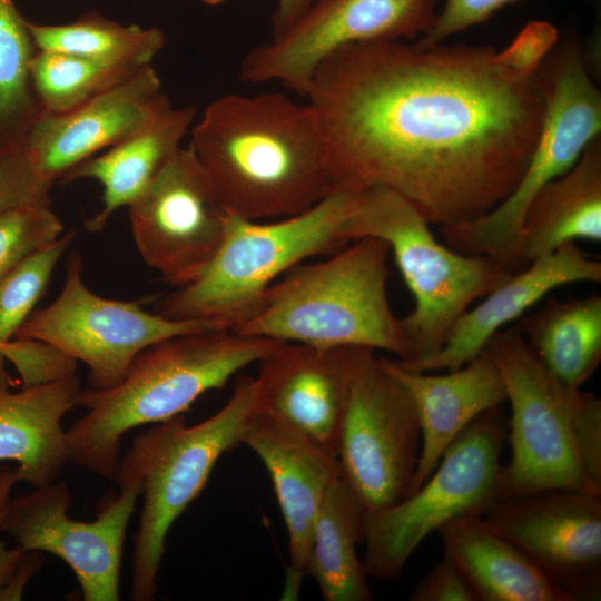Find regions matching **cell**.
<instances>
[{"label":"cell","instance_id":"1","mask_svg":"<svg viewBox=\"0 0 601 601\" xmlns=\"http://www.w3.org/2000/svg\"><path fill=\"white\" fill-rule=\"evenodd\" d=\"M304 97L335 190L390 188L440 227L512 193L544 118L538 70L490 46L352 43L318 66Z\"/></svg>","mask_w":601,"mask_h":601},{"label":"cell","instance_id":"2","mask_svg":"<svg viewBox=\"0 0 601 601\" xmlns=\"http://www.w3.org/2000/svg\"><path fill=\"white\" fill-rule=\"evenodd\" d=\"M189 146L228 215L288 217L335 190L313 109L279 92L213 100Z\"/></svg>","mask_w":601,"mask_h":601},{"label":"cell","instance_id":"3","mask_svg":"<svg viewBox=\"0 0 601 601\" xmlns=\"http://www.w3.org/2000/svg\"><path fill=\"white\" fill-rule=\"evenodd\" d=\"M282 342L231 331L171 337L140 352L122 380L105 390H81L87 412L66 431L70 462L114 480L124 435L183 414L203 394L223 388Z\"/></svg>","mask_w":601,"mask_h":601},{"label":"cell","instance_id":"4","mask_svg":"<svg viewBox=\"0 0 601 601\" xmlns=\"http://www.w3.org/2000/svg\"><path fill=\"white\" fill-rule=\"evenodd\" d=\"M390 248L355 239L317 263L298 264L265 292L258 309L230 331L317 347L361 346L412 358L387 295Z\"/></svg>","mask_w":601,"mask_h":601},{"label":"cell","instance_id":"5","mask_svg":"<svg viewBox=\"0 0 601 601\" xmlns=\"http://www.w3.org/2000/svg\"><path fill=\"white\" fill-rule=\"evenodd\" d=\"M357 193L333 190L309 209L274 220L228 215L221 244L190 284L159 300L173 319L215 321L231 328L259 307L267 288L305 259L348 243Z\"/></svg>","mask_w":601,"mask_h":601},{"label":"cell","instance_id":"6","mask_svg":"<svg viewBox=\"0 0 601 601\" xmlns=\"http://www.w3.org/2000/svg\"><path fill=\"white\" fill-rule=\"evenodd\" d=\"M255 405L256 380L240 376L215 414L190 426L183 414L154 424L121 456L114 480L139 482L144 496L134 536L132 600L155 599L170 528L204 490L220 456L242 444Z\"/></svg>","mask_w":601,"mask_h":601},{"label":"cell","instance_id":"7","mask_svg":"<svg viewBox=\"0 0 601 601\" xmlns=\"http://www.w3.org/2000/svg\"><path fill=\"white\" fill-rule=\"evenodd\" d=\"M428 220L404 196L375 187L357 193L347 225L349 242L375 237L387 244L414 298L413 309L400 324L420 363L434 357L447 335L476 299L483 298L513 272L500 262L462 254L440 243Z\"/></svg>","mask_w":601,"mask_h":601},{"label":"cell","instance_id":"8","mask_svg":"<svg viewBox=\"0 0 601 601\" xmlns=\"http://www.w3.org/2000/svg\"><path fill=\"white\" fill-rule=\"evenodd\" d=\"M538 72L544 118L518 185L486 214L440 227L449 247L493 258L513 273L514 247L530 203L546 184L570 170L601 132V92L590 75L578 32L559 36Z\"/></svg>","mask_w":601,"mask_h":601},{"label":"cell","instance_id":"9","mask_svg":"<svg viewBox=\"0 0 601 601\" xmlns=\"http://www.w3.org/2000/svg\"><path fill=\"white\" fill-rule=\"evenodd\" d=\"M508 430L500 406L484 412L454 439L416 491L392 506L366 511L362 561L368 577L396 580L431 533L457 518L482 515L500 499Z\"/></svg>","mask_w":601,"mask_h":601},{"label":"cell","instance_id":"10","mask_svg":"<svg viewBox=\"0 0 601 601\" xmlns=\"http://www.w3.org/2000/svg\"><path fill=\"white\" fill-rule=\"evenodd\" d=\"M501 374L511 418V460L500 472V499L552 489L601 495L579 460L570 421L575 387L559 381L513 326L495 333L484 348Z\"/></svg>","mask_w":601,"mask_h":601},{"label":"cell","instance_id":"11","mask_svg":"<svg viewBox=\"0 0 601 601\" xmlns=\"http://www.w3.org/2000/svg\"><path fill=\"white\" fill-rule=\"evenodd\" d=\"M82 260L69 257L63 286L56 299L35 311L14 338L53 346L89 368L90 387L118 384L136 356L161 341L195 333L230 331L215 321H181L144 309L138 300L106 298L82 279Z\"/></svg>","mask_w":601,"mask_h":601},{"label":"cell","instance_id":"12","mask_svg":"<svg viewBox=\"0 0 601 601\" xmlns=\"http://www.w3.org/2000/svg\"><path fill=\"white\" fill-rule=\"evenodd\" d=\"M422 433L415 405L382 357L370 354L352 384L337 460L366 511L411 494Z\"/></svg>","mask_w":601,"mask_h":601},{"label":"cell","instance_id":"13","mask_svg":"<svg viewBox=\"0 0 601 601\" xmlns=\"http://www.w3.org/2000/svg\"><path fill=\"white\" fill-rule=\"evenodd\" d=\"M119 494L92 521L69 516L72 496L65 481L11 497L1 531L26 551L49 552L73 571L85 601H117L125 538L142 486L116 482Z\"/></svg>","mask_w":601,"mask_h":601},{"label":"cell","instance_id":"14","mask_svg":"<svg viewBox=\"0 0 601 601\" xmlns=\"http://www.w3.org/2000/svg\"><path fill=\"white\" fill-rule=\"evenodd\" d=\"M127 208L141 258L176 288L205 270L221 244L228 217L189 145L173 155Z\"/></svg>","mask_w":601,"mask_h":601},{"label":"cell","instance_id":"15","mask_svg":"<svg viewBox=\"0 0 601 601\" xmlns=\"http://www.w3.org/2000/svg\"><path fill=\"white\" fill-rule=\"evenodd\" d=\"M436 0H315L282 35L252 49L240 67L249 83L279 81L304 97L333 53L356 42L414 39L435 19Z\"/></svg>","mask_w":601,"mask_h":601},{"label":"cell","instance_id":"16","mask_svg":"<svg viewBox=\"0 0 601 601\" xmlns=\"http://www.w3.org/2000/svg\"><path fill=\"white\" fill-rule=\"evenodd\" d=\"M484 523L522 551L568 601L601 597V495L552 489L502 497Z\"/></svg>","mask_w":601,"mask_h":601},{"label":"cell","instance_id":"17","mask_svg":"<svg viewBox=\"0 0 601 601\" xmlns=\"http://www.w3.org/2000/svg\"><path fill=\"white\" fill-rule=\"evenodd\" d=\"M373 349L282 342L259 362L255 411L336 457L355 375Z\"/></svg>","mask_w":601,"mask_h":601},{"label":"cell","instance_id":"18","mask_svg":"<svg viewBox=\"0 0 601 601\" xmlns=\"http://www.w3.org/2000/svg\"><path fill=\"white\" fill-rule=\"evenodd\" d=\"M164 92L151 65L61 114L41 112L23 146L38 173L56 184L80 162L140 128Z\"/></svg>","mask_w":601,"mask_h":601},{"label":"cell","instance_id":"19","mask_svg":"<svg viewBox=\"0 0 601 601\" xmlns=\"http://www.w3.org/2000/svg\"><path fill=\"white\" fill-rule=\"evenodd\" d=\"M580 282H601V263L569 243L521 270L512 273L452 326L442 349L420 363L395 362L413 372L453 371L469 363L491 337L544 298L553 289Z\"/></svg>","mask_w":601,"mask_h":601},{"label":"cell","instance_id":"20","mask_svg":"<svg viewBox=\"0 0 601 601\" xmlns=\"http://www.w3.org/2000/svg\"><path fill=\"white\" fill-rule=\"evenodd\" d=\"M262 460L272 479L288 535L289 574H306L314 523L338 460L285 424L254 411L240 439Z\"/></svg>","mask_w":601,"mask_h":601},{"label":"cell","instance_id":"21","mask_svg":"<svg viewBox=\"0 0 601 601\" xmlns=\"http://www.w3.org/2000/svg\"><path fill=\"white\" fill-rule=\"evenodd\" d=\"M383 362L408 392L421 425L412 494L454 439L479 415L506 401V393L499 368L485 349L460 368L436 375L405 370L394 359Z\"/></svg>","mask_w":601,"mask_h":601},{"label":"cell","instance_id":"22","mask_svg":"<svg viewBox=\"0 0 601 601\" xmlns=\"http://www.w3.org/2000/svg\"><path fill=\"white\" fill-rule=\"evenodd\" d=\"M195 116V107L175 108L164 93L140 128L62 176L60 184L93 179L102 187V207L86 221L88 231H101L119 208L128 207L144 193L181 147Z\"/></svg>","mask_w":601,"mask_h":601},{"label":"cell","instance_id":"23","mask_svg":"<svg viewBox=\"0 0 601 601\" xmlns=\"http://www.w3.org/2000/svg\"><path fill=\"white\" fill-rule=\"evenodd\" d=\"M80 381L76 374L0 390V461L11 460L19 482L33 487L53 483L70 463L62 417L79 405Z\"/></svg>","mask_w":601,"mask_h":601},{"label":"cell","instance_id":"24","mask_svg":"<svg viewBox=\"0 0 601 601\" xmlns=\"http://www.w3.org/2000/svg\"><path fill=\"white\" fill-rule=\"evenodd\" d=\"M580 239L601 240V136L530 203L514 247V269Z\"/></svg>","mask_w":601,"mask_h":601},{"label":"cell","instance_id":"25","mask_svg":"<svg viewBox=\"0 0 601 601\" xmlns=\"http://www.w3.org/2000/svg\"><path fill=\"white\" fill-rule=\"evenodd\" d=\"M444 555L477 601H568L559 587L522 551L490 529L482 515L457 518L439 529Z\"/></svg>","mask_w":601,"mask_h":601},{"label":"cell","instance_id":"26","mask_svg":"<svg viewBox=\"0 0 601 601\" xmlns=\"http://www.w3.org/2000/svg\"><path fill=\"white\" fill-rule=\"evenodd\" d=\"M366 509L342 475L331 484L314 523L306 574L326 601H371L368 574L357 556Z\"/></svg>","mask_w":601,"mask_h":601},{"label":"cell","instance_id":"27","mask_svg":"<svg viewBox=\"0 0 601 601\" xmlns=\"http://www.w3.org/2000/svg\"><path fill=\"white\" fill-rule=\"evenodd\" d=\"M514 327L563 384L581 388L601 362V297L550 298Z\"/></svg>","mask_w":601,"mask_h":601},{"label":"cell","instance_id":"28","mask_svg":"<svg viewBox=\"0 0 601 601\" xmlns=\"http://www.w3.org/2000/svg\"><path fill=\"white\" fill-rule=\"evenodd\" d=\"M33 40L41 51L63 52L132 66L151 65L165 47V32L158 27L122 24L96 10L61 24L29 21Z\"/></svg>","mask_w":601,"mask_h":601},{"label":"cell","instance_id":"29","mask_svg":"<svg viewBox=\"0 0 601 601\" xmlns=\"http://www.w3.org/2000/svg\"><path fill=\"white\" fill-rule=\"evenodd\" d=\"M38 51L14 0H0V148L23 145L42 112L31 77Z\"/></svg>","mask_w":601,"mask_h":601},{"label":"cell","instance_id":"30","mask_svg":"<svg viewBox=\"0 0 601 601\" xmlns=\"http://www.w3.org/2000/svg\"><path fill=\"white\" fill-rule=\"evenodd\" d=\"M142 67L39 50L31 63V77L42 112L61 114L86 102Z\"/></svg>","mask_w":601,"mask_h":601},{"label":"cell","instance_id":"31","mask_svg":"<svg viewBox=\"0 0 601 601\" xmlns=\"http://www.w3.org/2000/svg\"><path fill=\"white\" fill-rule=\"evenodd\" d=\"M76 235V230L62 234L53 243L29 255L0 280V390L12 386L6 370L4 347L33 312L58 260Z\"/></svg>","mask_w":601,"mask_h":601},{"label":"cell","instance_id":"32","mask_svg":"<svg viewBox=\"0 0 601 601\" xmlns=\"http://www.w3.org/2000/svg\"><path fill=\"white\" fill-rule=\"evenodd\" d=\"M62 223L50 206L31 205L0 214V280L24 258L62 235Z\"/></svg>","mask_w":601,"mask_h":601},{"label":"cell","instance_id":"33","mask_svg":"<svg viewBox=\"0 0 601 601\" xmlns=\"http://www.w3.org/2000/svg\"><path fill=\"white\" fill-rule=\"evenodd\" d=\"M53 185L38 173L23 145L0 148V214L21 206H50Z\"/></svg>","mask_w":601,"mask_h":601},{"label":"cell","instance_id":"34","mask_svg":"<svg viewBox=\"0 0 601 601\" xmlns=\"http://www.w3.org/2000/svg\"><path fill=\"white\" fill-rule=\"evenodd\" d=\"M19 482L16 469H0V532L11 491ZM41 552L26 551L19 545L7 548L0 539V601L20 600L24 587L41 568Z\"/></svg>","mask_w":601,"mask_h":601},{"label":"cell","instance_id":"35","mask_svg":"<svg viewBox=\"0 0 601 601\" xmlns=\"http://www.w3.org/2000/svg\"><path fill=\"white\" fill-rule=\"evenodd\" d=\"M571 432L581 465L601 490V400L577 388L571 400Z\"/></svg>","mask_w":601,"mask_h":601},{"label":"cell","instance_id":"36","mask_svg":"<svg viewBox=\"0 0 601 601\" xmlns=\"http://www.w3.org/2000/svg\"><path fill=\"white\" fill-rule=\"evenodd\" d=\"M4 356L16 366L23 386L76 374L78 363L53 346L33 339L13 338L4 347Z\"/></svg>","mask_w":601,"mask_h":601},{"label":"cell","instance_id":"37","mask_svg":"<svg viewBox=\"0 0 601 601\" xmlns=\"http://www.w3.org/2000/svg\"><path fill=\"white\" fill-rule=\"evenodd\" d=\"M520 0H446L432 27L415 42L420 47L442 43L446 38L489 20L502 8ZM597 4L599 0H584Z\"/></svg>","mask_w":601,"mask_h":601},{"label":"cell","instance_id":"38","mask_svg":"<svg viewBox=\"0 0 601 601\" xmlns=\"http://www.w3.org/2000/svg\"><path fill=\"white\" fill-rule=\"evenodd\" d=\"M558 29L546 21L528 23L502 51L503 60L523 72H534L559 38Z\"/></svg>","mask_w":601,"mask_h":601},{"label":"cell","instance_id":"39","mask_svg":"<svg viewBox=\"0 0 601 601\" xmlns=\"http://www.w3.org/2000/svg\"><path fill=\"white\" fill-rule=\"evenodd\" d=\"M411 601H477L467 580L446 555L411 592Z\"/></svg>","mask_w":601,"mask_h":601},{"label":"cell","instance_id":"40","mask_svg":"<svg viewBox=\"0 0 601 601\" xmlns=\"http://www.w3.org/2000/svg\"><path fill=\"white\" fill-rule=\"evenodd\" d=\"M315 0H276L272 16V38L282 35L295 23Z\"/></svg>","mask_w":601,"mask_h":601},{"label":"cell","instance_id":"41","mask_svg":"<svg viewBox=\"0 0 601 601\" xmlns=\"http://www.w3.org/2000/svg\"><path fill=\"white\" fill-rule=\"evenodd\" d=\"M225 0H203L204 3L208 4V6H217L221 2H224Z\"/></svg>","mask_w":601,"mask_h":601}]
</instances>
